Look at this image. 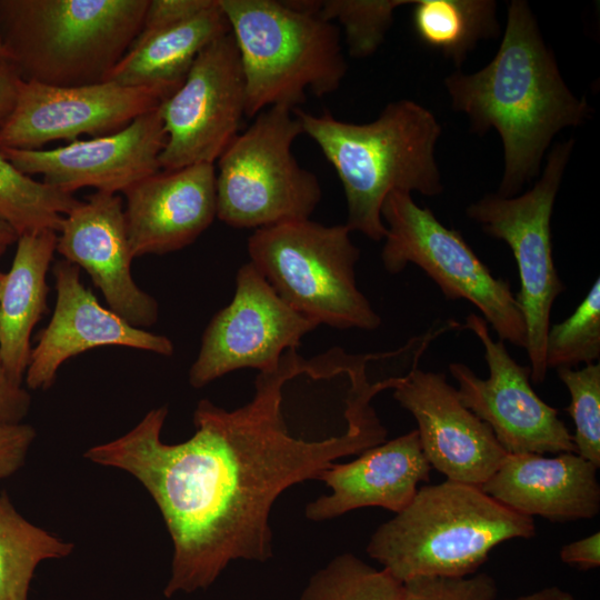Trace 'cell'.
Masks as SVG:
<instances>
[{
	"label": "cell",
	"instance_id": "e0dca14e",
	"mask_svg": "<svg viewBox=\"0 0 600 600\" xmlns=\"http://www.w3.org/2000/svg\"><path fill=\"white\" fill-rule=\"evenodd\" d=\"M57 299L52 317L31 349L24 381L31 390L49 389L68 359L103 346H123L172 356L166 336L133 327L103 308L80 279V268L67 260L53 264Z\"/></svg>",
	"mask_w": 600,
	"mask_h": 600
},
{
	"label": "cell",
	"instance_id": "6da1fadb",
	"mask_svg": "<svg viewBox=\"0 0 600 600\" xmlns=\"http://www.w3.org/2000/svg\"><path fill=\"white\" fill-rule=\"evenodd\" d=\"M297 349L258 373L246 404L226 410L200 400L196 431L183 442L161 440L168 416L162 406L123 436L83 453L92 463L131 474L156 502L173 548L167 598L208 589L232 561H268L269 517L278 497L318 480L336 460L386 441L372 406L338 434L307 439L292 432L286 403Z\"/></svg>",
	"mask_w": 600,
	"mask_h": 600
},
{
	"label": "cell",
	"instance_id": "3957f363",
	"mask_svg": "<svg viewBox=\"0 0 600 600\" xmlns=\"http://www.w3.org/2000/svg\"><path fill=\"white\" fill-rule=\"evenodd\" d=\"M293 114L334 168L346 197V224L380 241L387 228L381 217L392 191H417L432 197L442 192L436 146L442 128L434 114L412 100L389 102L377 119L351 123L329 110L312 114L299 108Z\"/></svg>",
	"mask_w": 600,
	"mask_h": 600
},
{
	"label": "cell",
	"instance_id": "4316f807",
	"mask_svg": "<svg viewBox=\"0 0 600 600\" xmlns=\"http://www.w3.org/2000/svg\"><path fill=\"white\" fill-rule=\"evenodd\" d=\"M403 583L352 553H342L316 571L300 600H403Z\"/></svg>",
	"mask_w": 600,
	"mask_h": 600
},
{
	"label": "cell",
	"instance_id": "ac0fdd59",
	"mask_svg": "<svg viewBox=\"0 0 600 600\" xmlns=\"http://www.w3.org/2000/svg\"><path fill=\"white\" fill-rule=\"evenodd\" d=\"M58 233L56 251L88 272L111 311L140 329L157 322V300L131 274L133 257L118 194L97 191L88 196L64 216Z\"/></svg>",
	"mask_w": 600,
	"mask_h": 600
},
{
	"label": "cell",
	"instance_id": "d6986e66",
	"mask_svg": "<svg viewBox=\"0 0 600 600\" xmlns=\"http://www.w3.org/2000/svg\"><path fill=\"white\" fill-rule=\"evenodd\" d=\"M132 257L164 254L192 243L217 217L216 167L158 171L123 192Z\"/></svg>",
	"mask_w": 600,
	"mask_h": 600
},
{
	"label": "cell",
	"instance_id": "7402d4cb",
	"mask_svg": "<svg viewBox=\"0 0 600 600\" xmlns=\"http://www.w3.org/2000/svg\"><path fill=\"white\" fill-rule=\"evenodd\" d=\"M58 232L22 234L0 291V363L21 383L29 364L33 328L47 309V272L57 249Z\"/></svg>",
	"mask_w": 600,
	"mask_h": 600
},
{
	"label": "cell",
	"instance_id": "4dcf8cb0",
	"mask_svg": "<svg viewBox=\"0 0 600 600\" xmlns=\"http://www.w3.org/2000/svg\"><path fill=\"white\" fill-rule=\"evenodd\" d=\"M403 600H494L498 587L487 573L466 577L422 576L403 582Z\"/></svg>",
	"mask_w": 600,
	"mask_h": 600
},
{
	"label": "cell",
	"instance_id": "30bf717a",
	"mask_svg": "<svg viewBox=\"0 0 600 600\" xmlns=\"http://www.w3.org/2000/svg\"><path fill=\"white\" fill-rule=\"evenodd\" d=\"M574 140L556 143L539 180L521 194L488 193L467 208L482 231L502 240L516 259L520 290L516 294L526 324L530 379H546V338L552 306L566 289L554 266L551 217Z\"/></svg>",
	"mask_w": 600,
	"mask_h": 600
},
{
	"label": "cell",
	"instance_id": "83f0119b",
	"mask_svg": "<svg viewBox=\"0 0 600 600\" xmlns=\"http://www.w3.org/2000/svg\"><path fill=\"white\" fill-rule=\"evenodd\" d=\"M600 358V279L597 278L576 310L550 324L546 338L547 369L573 368Z\"/></svg>",
	"mask_w": 600,
	"mask_h": 600
},
{
	"label": "cell",
	"instance_id": "e575fe53",
	"mask_svg": "<svg viewBox=\"0 0 600 600\" xmlns=\"http://www.w3.org/2000/svg\"><path fill=\"white\" fill-rule=\"evenodd\" d=\"M562 562L580 569H596L600 566V532L569 542L560 549Z\"/></svg>",
	"mask_w": 600,
	"mask_h": 600
},
{
	"label": "cell",
	"instance_id": "4fadbf2b",
	"mask_svg": "<svg viewBox=\"0 0 600 600\" xmlns=\"http://www.w3.org/2000/svg\"><path fill=\"white\" fill-rule=\"evenodd\" d=\"M462 330H470L484 348L489 369L479 378L467 364L451 362L462 404L486 422L508 454L574 452L572 434L530 384V367L520 366L503 341H494L481 316L468 314Z\"/></svg>",
	"mask_w": 600,
	"mask_h": 600
},
{
	"label": "cell",
	"instance_id": "ffe728a7",
	"mask_svg": "<svg viewBox=\"0 0 600 600\" xmlns=\"http://www.w3.org/2000/svg\"><path fill=\"white\" fill-rule=\"evenodd\" d=\"M430 471L418 431L411 430L362 451L351 462H334L323 470L318 480L331 493L309 502L304 514L320 522L366 507L398 513L412 500L418 484L429 480Z\"/></svg>",
	"mask_w": 600,
	"mask_h": 600
},
{
	"label": "cell",
	"instance_id": "52a82bcc",
	"mask_svg": "<svg viewBox=\"0 0 600 600\" xmlns=\"http://www.w3.org/2000/svg\"><path fill=\"white\" fill-rule=\"evenodd\" d=\"M344 224L310 219L256 229L248 239L253 267L278 296L318 326L374 330L381 324L357 286L359 248Z\"/></svg>",
	"mask_w": 600,
	"mask_h": 600
},
{
	"label": "cell",
	"instance_id": "cb8c5ba5",
	"mask_svg": "<svg viewBox=\"0 0 600 600\" xmlns=\"http://www.w3.org/2000/svg\"><path fill=\"white\" fill-rule=\"evenodd\" d=\"M413 6L418 39L458 68L479 41L500 31L493 0H417Z\"/></svg>",
	"mask_w": 600,
	"mask_h": 600
},
{
	"label": "cell",
	"instance_id": "ab89813d",
	"mask_svg": "<svg viewBox=\"0 0 600 600\" xmlns=\"http://www.w3.org/2000/svg\"><path fill=\"white\" fill-rule=\"evenodd\" d=\"M4 273L0 271V291L3 282Z\"/></svg>",
	"mask_w": 600,
	"mask_h": 600
},
{
	"label": "cell",
	"instance_id": "7c38bea8",
	"mask_svg": "<svg viewBox=\"0 0 600 600\" xmlns=\"http://www.w3.org/2000/svg\"><path fill=\"white\" fill-rule=\"evenodd\" d=\"M317 327L282 300L247 262L237 272L231 302L212 317L203 331L189 370V383L200 389L236 370H272L287 350L298 348Z\"/></svg>",
	"mask_w": 600,
	"mask_h": 600
},
{
	"label": "cell",
	"instance_id": "5bb4252c",
	"mask_svg": "<svg viewBox=\"0 0 600 600\" xmlns=\"http://www.w3.org/2000/svg\"><path fill=\"white\" fill-rule=\"evenodd\" d=\"M176 90L114 82L53 87L20 79L13 109L0 130V149L39 150L52 141L108 136L159 107Z\"/></svg>",
	"mask_w": 600,
	"mask_h": 600
},
{
	"label": "cell",
	"instance_id": "74e56055",
	"mask_svg": "<svg viewBox=\"0 0 600 600\" xmlns=\"http://www.w3.org/2000/svg\"><path fill=\"white\" fill-rule=\"evenodd\" d=\"M17 240V233L7 223L0 220V247L7 248Z\"/></svg>",
	"mask_w": 600,
	"mask_h": 600
},
{
	"label": "cell",
	"instance_id": "8fae6325",
	"mask_svg": "<svg viewBox=\"0 0 600 600\" xmlns=\"http://www.w3.org/2000/svg\"><path fill=\"white\" fill-rule=\"evenodd\" d=\"M244 108L243 72L229 32L198 54L180 87L159 106L167 136L161 169L213 164L239 134Z\"/></svg>",
	"mask_w": 600,
	"mask_h": 600
},
{
	"label": "cell",
	"instance_id": "5b68a950",
	"mask_svg": "<svg viewBox=\"0 0 600 600\" xmlns=\"http://www.w3.org/2000/svg\"><path fill=\"white\" fill-rule=\"evenodd\" d=\"M149 0H0L9 66L53 87L103 82L139 36Z\"/></svg>",
	"mask_w": 600,
	"mask_h": 600
},
{
	"label": "cell",
	"instance_id": "f546056e",
	"mask_svg": "<svg viewBox=\"0 0 600 600\" xmlns=\"http://www.w3.org/2000/svg\"><path fill=\"white\" fill-rule=\"evenodd\" d=\"M557 373L570 393L567 411L574 423L576 453L600 467V363L581 369L559 368Z\"/></svg>",
	"mask_w": 600,
	"mask_h": 600
},
{
	"label": "cell",
	"instance_id": "9a60e30c",
	"mask_svg": "<svg viewBox=\"0 0 600 600\" xmlns=\"http://www.w3.org/2000/svg\"><path fill=\"white\" fill-rule=\"evenodd\" d=\"M166 140L157 107L108 136L53 149L0 151L22 173L41 174L44 183L64 192L91 187L117 194L161 169L159 157Z\"/></svg>",
	"mask_w": 600,
	"mask_h": 600
},
{
	"label": "cell",
	"instance_id": "277c9868",
	"mask_svg": "<svg viewBox=\"0 0 600 600\" xmlns=\"http://www.w3.org/2000/svg\"><path fill=\"white\" fill-rule=\"evenodd\" d=\"M534 534L533 518L478 486L446 479L419 488L406 508L381 523L367 553L402 583L422 576L466 577L498 544Z\"/></svg>",
	"mask_w": 600,
	"mask_h": 600
},
{
	"label": "cell",
	"instance_id": "8992f818",
	"mask_svg": "<svg viewBox=\"0 0 600 600\" xmlns=\"http://www.w3.org/2000/svg\"><path fill=\"white\" fill-rule=\"evenodd\" d=\"M244 78V116L273 106L304 103L307 91L323 97L346 73L340 30L292 1L219 0Z\"/></svg>",
	"mask_w": 600,
	"mask_h": 600
},
{
	"label": "cell",
	"instance_id": "603a6c76",
	"mask_svg": "<svg viewBox=\"0 0 600 600\" xmlns=\"http://www.w3.org/2000/svg\"><path fill=\"white\" fill-rule=\"evenodd\" d=\"M230 32L219 0L181 23L139 33L104 81L126 87H168L177 90L198 54Z\"/></svg>",
	"mask_w": 600,
	"mask_h": 600
},
{
	"label": "cell",
	"instance_id": "484cf974",
	"mask_svg": "<svg viewBox=\"0 0 600 600\" xmlns=\"http://www.w3.org/2000/svg\"><path fill=\"white\" fill-rule=\"evenodd\" d=\"M79 200L17 169L0 151V220L18 236L52 230Z\"/></svg>",
	"mask_w": 600,
	"mask_h": 600
},
{
	"label": "cell",
	"instance_id": "60d3db41",
	"mask_svg": "<svg viewBox=\"0 0 600 600\" xmlns=\"http://www.w3.org/2000/svg\"><path fill=\"white\" fill-rule=\"evenodd\" d=\"M6 248L4 247H0V257L1 254L4 252Z\"/></svg>",
	"mask_w": 600,
	"mask_h": 600
},
{
	"label": "cell",
	"instance_id": "7a4b0ae2",
	"mask_svg": "<svg viewBox=\"0 0 600 600\" xmlns=\"http://www.w3.org/2000/svg\"><path fill=\"white\" fill-rule=\"evenodd\" d=\"M452 108L464 113L471 130L494 129L503 147L501 197L519 194L536 178L553 138L582 124L591 109L563 80L529 4L512 0L507 26L491 61L473 73L444 79Z\"/></svg>",
	"mask_w": 600,
	"mask_h": 600
},
{
	"label": "cell",
	"instance_id": "d6a6232c",
	"mask_svg": "<svg viewBox=\"0 0 600 600\" xmlns=\"http://www.w3.org/2000/svg\"><path fill=\"white\" fill-rule=\"evenodd\" d=\"M36 434L28 423L0 424V480L11 477L24 464Z\"/></svg>",
	"mask_w": 600,
	"mask_h": 600
},
{
	"label": "cell",
	"instance_id": "f35d334b",
	"mask_svg": "<svg viewBox=\"0 0 600 600\" xmlns=\"http://www.w3.org/2000/svg\"><path fill=\"white\" fill-rule=\"evenodd\" d=\"M0 66H9V56L6 50L1 32H0Z\"/></svg>",
	"mask_w": 600,
	"mask_h": 600
},
{
	"label": "cell",
	"instance_id": "ba28073f",
	"mask_svg": "<svg viewBox=\"0 0 600 600\" xmlns=\"http://www.w3.org/2000/svg\"><path fill=\"white\" fill-rule=\"evenodd\" d=\"M302 126L286 106L269 107L239 133L218 161L217 218L236 229L310 219L322 197L317 176L292 144Z\"/></svg>",
	"mask_w": 600,
	"mask_h": 600
},
{
	"label": "cell",
	"instance_id": "44dd1931",
	"mask_svg": "<svg viewBox=\"0 0 600 600\" xmlns=\"http://www.w3.org/2000/svg\"><path fill=\"white\" fill-rule=\"evenodd\" d=\"M598 469L576 452L556 457L507 454L480 488L530 518L538 516L552 522L592 519L600 511Z\"/></svg>",
	"mask_w": 600,
	"mask_h": 600
},
{
	"label": "cell",
	"instance_id": "d590c367",
	"mask_svg": "<svg viewBox=\"0 0 600 600\" xmlns=\"http://www.w3.org/2000/svg\"><path fill=\"white\" fill-rule=\"evenodd\" d=\"M19 81L10 66H0V130L13 109Z\"/></svg>",
	"mask_w": 600,
	"mask_h": 600
},
{
	"label": "cell",
	"instance_id": "d4e9b609",
	"mask_svg": "<svg viewBox=\"0 0 600 600\" xmlns=\"http://www.w3.org/2000/svg\"><path fill=\"white\" fill-rule=\"evenodd\" d=\"M74 544L28 521L0 491V600H28L38 564L62 559Z\"/></svg>",
	"mask_w": 600,
	"mask_h": 600
},
{
	"label": "cell",
	"instance_id": "2e32d148",
	"mask_svg": "<svg viewBox=\"0 0 600 600\" xmlns=\"http://www.w3.org/2000/svg\"><path fill=\"white\" fill-rule=\"evenodd\" d=\"M393 398L417 421L423 456L447 480L480 487L507 457L490 427L462 404L443 373L414 366L393 388Z\"/></svg>",
	"mask_w": 600,
	"mask_h": 600
},
{
	"label": "cell",
	"instance_id": "836d02e7",
	"mask_svg": "<svg viewBox=\"0 0 600 600\" xmlns=\"http://www.w3.org/2000/svg\"><path fill=\"white\" fill-rule=\"evenodd\" d=\"M30 407L29 391L13 381L0 363V424L22 423Z\"/></svg>",
	"mask_w": 600,
	"mask_h": 600
},
{
	"label": "cell",
	"instance_id": "9c48e42d",
	"mask_svg": "<svg viewBox=\"0 0 600 600\" xmlns=\"http://www.w3.org/2000/svg\"><path fill=\"white\" fill-rule=\"evenodd\" d=\"M381 217L387 228L381 261L388 273L419 267L446 299L472 303L501 341L526 348V324L509 281L494 277L457 230L408 192L389 193Z\"/></svg>",
	"mask_w": 600,
	"mask_h": 600
},
{
	"label": "cell",
	"instance_id": "f1b7e54d",
	"mask_svg": "<svg viewBox=\"0 0 600 600\" xmlns=\"http://www.w3.org/2000/svg\"><path fill=\"white\" fill-rule=\"evenodd\" d=\"M410 0H316L314 13L343 28L348 53L361 59L373 54L384 41L393 12Z\"/></svg>",
	"mask_w": 600,
	"mask_h": 600
},
{
	"label": "cell",
	"instance_id": "8d00e7d4",
	"mask_svg": "<svg viewBox=\"0 0 600 600\" xmlns=\"http://www.w3.org/2000/svg\"><path fill=\"white\" fill-rule=\"evenodd\" d=\"M503 600H578L571 592L557 586H550L540 590L521 594L516 598Z\"/></svg>",
	"mask_w": 600,
	"mask_h": 600
},
{
	"label": "cell",
	"instance_id": "1f68e13d",
	"mask_svg": "<svg viewBox=\"0 0 600 600\" xmlns=\"http://www.w3.org/2000/svg\"><path fill=\"white\" fill-rule=\"evenodd\" d=\"M216 0H149L140 33L187 21L213 6Z\"/></svg>",
	"mask_w": 600,
	"mask_h": 600
}]
</instances>
